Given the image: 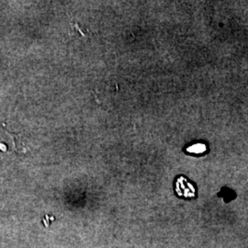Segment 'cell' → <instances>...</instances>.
Masks as SVG:
<instances>
[{"mask_svg": "<svg viewBox=\"0 0 248 248\" xmlns=\"http://www.w3.org/2000/svg\"><path fill=\"white\" fill-rule=\"evenodd\" d=\"M176 190L178 195L184 196L186 198L193 197L195 193V189L193 188V186H191V184H189L184 177H179L177 179Z\"/></svg>", "mask_w": 248, "mask_h": 248, "instance_id": "1", "label": "cell"}, {"mask_svg": "<svg viewBox=\"0 0 248 248\" xmlns=\"http://www.w3.org/2000/svg\"><path fill=\"white\" fill-rule=\"evenodd\" d=\"M207 149V146L204 143H195L191 144L186 148V151L193 155H202Z\"/></svg>", "mask_w": 248, "mask_h": 248, "instance_id": "2", "label": "cell"}]
</instances>
